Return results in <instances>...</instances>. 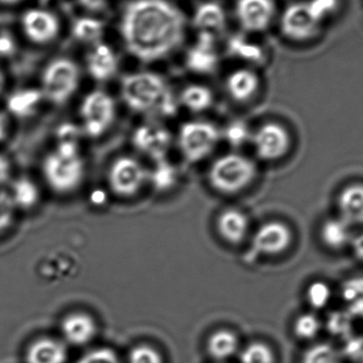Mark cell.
<instances>
[{"mask_svg": "<svg viewBox=\"0 0 363 363\" xmlns=\"http://www.w3.org/2000/svg\"><path fill=\"white\" fill-rule=\"evenodd\" d=\"M15 206L6 192H0V234L8 230L14 219Z\"/></svg>", "mask_w": 363, "mask_h": 363, "instance_id": "39", "label": "cell"}, {"mask_svg": "<svg viewBox=\"0 0 363 363\" xmlns=\"http://www.w3.org/2000/svg\"><path fill=\"white\" fill-rule=\"evenodd\" d=\"M8 194L15 208H32L40 200L38 185L28 178H19L13 182Z\"/></svg>", "mask_w": 363, "mask_h": 363, "instance_id": "29", "label": "cell"}, {"mask_svg": "<svg viewBox=\"0 0 363 363\" xmlns=\"http://www.w3.org/2000/svg\"><path fill=\"white\" fill-rule=\"evenodd\" d=\"M223 136L232 147L243 146L252 140L249 127L242 121H234L230 123L223 132Z\"/></svg>", "mask_w": 363, "mask_h": 363, "instance_id": "35", "label": "cell"}, {"mask_svg": "<svg viewBox=\"0 0 363 363\" xmlns=\"http://www.w3.org/2000/svg\"><path fill=\"white\" fill-rule=\"evenodd\" d=\"M61 332L66 342L74 347H82L89 345L95 338L97 325L91 315L74 313L63 320Z\"/></svg>", "mask_w": 363, "mask_h": 363, "instance_id": "18", "label": "cell"}, {"mask_svg": "<svg viewBox=\"0 0 363 363\" xmlns=\"http://www.w3.org/2000/svg\"><path fill=\"white\" fill-rule=\"evenodd\" d=\"M256 177L255 164L245 155L228 153L218 157L208 172L211 185L222 194L240 192Z\"/></svg>", "mask_w": 363, "mask_h": 363, "instance_id": "4", "label": "cell"}, {"mask_svg": "<svg viewBox=\"0 0 363 363\" xmlns=\"http://www.w3.org/2000/svg\"><path fill=\"white\" fill-rule=\"evenodd\" d=\"M350 245H351L356 257L359 260H363V233H360L357 236H354Z\"/></svg>", "mask_w": 363, "mask_h": 363, "instance_id": "41", "label": "cell"}, {"mask_svg": "<svg viewBox=\"0 0 363 363\" xmlns=\"http://www.w3.org/2000/svg\"><path fill=\"white\" fill-rule=\"evenodd\" d=\"M4 74H2V70L0 69V93L2 91V89H4Z\"/></svg>", "mask_w": 363, "mask_h": 363, "instance_id": "46", "label": "cell"}, {"mask_svg": "<svg viewBox=\"0 0 363 363\" xmlns=\"http://www.w3.org/2000/svg\"><path fill=\"white\" fill-rule=\"evenodd\" d=\"M213 94L209 87L202 84L187 85L181 91L179 104L194 113L204 112L213 104Z\"/></svg>", "mask_w": 363, "mask_h": 363, "instance_id": "28", "label": "cell"}, {"mask_svg": "<svg viewBox=\"0 0 363 363\" xmlns=\"http://www.w3.org/2000/svg\"><path fill=\"white\" fill-rule=\"evenodd\" d=\"M16 44L13 36L8 32L0 33V57H9L14 55Z\"/></svg>", "mask_w": 363, "mask_h": 363, "instance_id": "40", "label": "cell"}, {"mask_svg": "<svg viewBox=\"0 0 363 363\" xmlns=\"http://www.w3.org/2000/svg\"><path fill=\"white\" fill-rule=\"evenodd\" d=\"M324 23L311 10L306 0L290 2L279 17V29L287 40L306 43L321 34Z\"/></svg>", "mask_w": 363, "mask_h": 363, "instance_id": "8", "label": "cell"}, {"mask_svg": "<svg viewBox=\"0 0 363 363\" xmlns=\"http://www.w3.org/2000/svg\"><path fill=\"white\" fill-rule=\"evenodd\" d=\"M352 225L342 218H333L324 222L321 228V239L326 247L340 250L351 245L353 239Z\"/></svg>", "mask_w": 363, "mask_h": 363, "instance_id": "24", "label": "cell"}, {"mask_svg": "<svg viewBox=\"0 0 363 363\" xmlns=\"http://www.w3.org/2000/svg\"><path fill=\"white\" fill-rule=\"evenodd\" d=\"M322 321L313 313H305L298 315L294 322V336L302 341H313L322 330Z\"/></svg>", "mask_w": 363, "mask_h": 363, "instance_id": "32", "label": "cell"}, {"mask_svg": "<svg viewBox=\"0 0 363 363\" xmlns=\"http://www.w3.org/2000/svg\"><path fill=\"white\" fill-rule=\"evenodd\" d=\"M136 150L155 162L166 159L172 144L169 130L159 123H146L136 128L132 138Z\"/></svg>", "mask_w": 363, "mask_h": 363, "instance_id": "13", "label": "cell"}, {"mask_svg": "<svg viewBox=\"0 0 363 363\" xmlns=\"http://www.w3.org/2000/svg\"><path fill=\"white\" fill-rule=\"evenodd\" d=\"M6 134H8V121L6 116L0 113V142L6 138Z\"/></svg>", "mask_w": 363, "mask_h": 363, "instance_id": "44", "label": "cell"}, {"mask_svg": "<svg viewBox=\"0 0 363 363\" xmlns=\"http://www.w3.org/2000/svg\"><path fill=\"white\" fill-rule=\"evenodd\" d=\"M81 4L91 11H98L104 9L108 4V0H80Z\"/></svg>", "mask_w": 363, "mask_h": 363, "instance_id": "43", "label": "cell"}, {"mask_svg": "<svg viewBox=\"0 0 363 363\" xmlns=\"http://www.w3.org/2000/svg\"><path fill=\"white\" fill-rule=\"evenodd\" d=\"M26 360L27 363H65L67 350L57 339L40 338L28 347Z\"/></svg>", "mask_w": 363, "mask_h": 363, "instance_id": "22", "label": "cell"}, {"mask_svg": "<svg viewBox=\"0 0 363 363\" xmlns=\"http://www.w3.org/2000/svg\"><path fill=\"white\" fill-rule=\"evenodd\" d=\"M300 363H343L342 354L332 343H313L303 352Z\"/></svg>", "mask_w": 363, "mask_h": 363, "instance_id": "30", "label": "cell"}, {"mask_svg": "<svg viewBox=\"0 0 363 363\" xmlns=\"http://www.w3.org/2000/svg\"><path fill=\"white\" fill-rule=\"evenodd\" d=\"M257 72L249 67L238 68L228 74L225 80L226 91L238 102L252 99L259 89Z\"/></svg>", "mask_w": 363, "mask_h": 363, "instance_id": "20", "label": "cell"}, {"mask_svg": "<svg viewBox=\"0 0 363 363\" xmlns=\"http://www.w3.org/2000/svg\"><path fill=\"white\" fill-rule=\"evenodd\" d=\"M76 363H121L117 354L108 347L91 350L81 356Z\"/></svg>", "mask_w": 363, "mask_h": 363, "instance_id": "38", "label": "cell"}, {"mask_svg": "<svg viewBox=\"0 0 363 363\" xmlns=\"http://www.w3.org/2000/svg\"><path fill=\"white\" fill-rule=\"evenodd\" d=\"M226 52L230 57L249 65H260L267 60L264 47L249 38L247 33H237L230 36L226 43Z\"/></svg>", "mask_w": 363, "mask_h": 363, "instance_id": "19", "label": "cell"}, {"mask_svg": "<svg viewBox=\"0 0 363 363\" xmlns=\"http://www.w3.org/2000/svg\"><path fill=\"white\" fill-rule=\"evenodd\" d=\"M44 99L38 89H23L14 91L6 100L9 112L16 117L25 118L31 116L38 110Z\"/></svg>", "mask_w": 363, "mask_h": 363, "instance_id": "25", "label": "cell"}, {"mask_svg": "<svg viewBox=\"0 0 363 363\" xmlns=\"http://www.w3.org/2000/svg\"><path fill=\"white\" fill-rule=\"evenodd\" d=\"M11 166L6 157L0 155V185L6 183L10 178Z\"/></svg>", "mask_w": 363, "mask_h": 363, "instance_id": "42", "label": "cell"}, {"mask_svg": "<svg viewBox=\"0 0 363 363\" xmlns=\"http://www.w3.org/2000/svg\"><path fill=\"white\" fill-rule=\"evenodd\" d=\"M191 23L198 33L211 34L218 38L225 30L228 15L220 2L205 0L194 8Z\"/></svg>", "mask_w": 363, "mask_h": 363, "instance_id": "17", "label": "cell"}, {"mask_svg": "<svg viewBox=\"0 0 363 363\" xmlns=\"http://www.w3.org/2000/svg\"><path fill=\"white\" fill-rule=\"evenodd\" d=\"M221 138L218 128L208 121H192L184 123L179 131V147L183 157L191 163L206 159Z\"/></svg>", "mask_w": 363, "mask_h": 363, "instance_id": "7", "label": "cell"}, {"mask_svg": "<svg viewBox=\"0 0 363 363\" xmlns=\"http://www.w3.org/2000/svg\"><path fill=\"white\" fill-rule=\"evenodd\" d=\"M21 23L23 33L34 44H49L61 32L59 17L46 9H29L21 16Z\"/></svg>", "mask_w": 363, "mask_h": 363, "instance_id": "12", "label": "cell"}, {"mask_svg": "<svg viewBox=\"0 0 363 363\" xmlns=\"http://www.w3.org/2000/svg\"><path fill=\"white\" fill-rule=\"evenodd\" d=\"M187 17L172 0H129L119 17V33L131 57L145 64L165 60L183 45Z\"/></svg>", "mask_w": 363, "mask_h": 363, "instance_id": "1", "label": "cell"}, {"mask_svg": "<svg viewBox=\"0 0 363 363\" xmlns=\"http://www.w3.org/2000/svg\"><path fill=\"white\" fill-rule=\"evenodd\" d=\"M207 351L209 356L218 362L230 359L239 352L238 338L230 330H217L207 341Z\"/></svg>", "mask_w": 363, "mask_h": 363, "instance_id": "26", "label": "cell"}, {"mask_svg": "<svg viewBox=\"0 0 363 363\" xmlns=\"http://www.w3.org/2000/svg\"><path fill=\"white\" fill-rule=\"evenodd\" d=\"M235 16L245 33H259L274 21L277 4L274 0H236Z\"/></svg>", "mask_w": 363, "mask_h": 363, "instance_id": "11", "label": "cell"}, {"mask_svg": "<svg viewBox=\"0 0 363 363\" xmlns=\"http://www.w3.org/2000/svg\"><path fill=\"white\" fill-rule=\"evenodd\" d=\"M80 67L68 57H57L49 62L42 76V91L44 99L51 104H64L78 89L80 84Z\"/></svg>", "mask_w": 363, "mask_h": 363, "instance_id": "5", "label": "cell"}, {"mask_svg": "<svg viewBox=\"0 0 363 363\" xmlns=\"http://www.w3.org/2000/svg\"><path fill=\"white\" fill-rule=\"evenodd\" d=\"M240 363H275L273 350L264 342H252L239 353Z\"/></svg>", "mask_w": 363, "mask_h": 363, "instance_id": "33", "label": "cell"}, {"mask_svg": "<svg viewBox=\"0 0 363 363\" xmlns=\"http://www.w3.org/2000/svg\"><path fill=\"white\" fill-rule=\"evenodd\" d=\"M82 132L91 138L106 133L116 118V104L106 91L96 89L83 98L80 106Z\"/></svg>", "mask_w": 363, "mask_h": 363, "instance_id": "6", "label": "cell"}, {"mask_svg": "<svg viewBox=\"0 0 363 363\" xmlns=\"http://www.w3.org/2000/svg\"><path fill=\"white\" fill-rule=\"evenodd\" d=\"M45 180L59 194L74 191L85 176V162L78 143L57 142L43 164Z\"/></svg>", "mask_w": 363, "mask_h": 363, "instance_id": "3", "label": "cell"}, {"mask_svg": "<svg viewBox=\"0 0 363 363\" xmlns=\"http://www.w3.org/2000/svg\"><path fill=\"white\" fill-rule=\"evenodd\" d=\"M359 363H363V357L362 358V360H360Z\"/></svg>", "mask_w": 363, "mask_h": 363, "instance_id": "47", "label": "cell"}, {"mask_svg": "<svg viewBox=\"0 0 363 363\" xmlns=\"http://www.w3.org/2000/svg\"><path fill=\"white\" fill-rule=\"evenodd\" d=\"M185 65L196 74H213L219 65L217 38L207 33H198L194 44L186 51Z\"/></svg>", "mask_w": 363, "mask_h": 363, "instance_id": "14", "label": "cell"}, {"mask_svg": "<svg viewBox=\"0 0 363 363\" xmlns=\"http://www.w3.org/2000/svg\"><path fill=\"white\" fill-rule=\"evenodd\" d=\"M338 209L340 216L347 223L353 225L363 224V184L347 186L339 194Z\"/></svg>", "mask_w": 363, "mask_h": 363, "instance_id": "21", "label": "cell"}, {"mask_svg": "<svg viewBox=\"0 0 363 363\" xmlns=\"http://www.w3.org/2000/svg\"><path fill=\"white\" fill-rule=\"evenodd\" d=\"M307 303L315 311L325 308L332 300V290L324 281H315L307 288Z\"/></svg>", "mask_w": 363, "mask_h": 363, "instance_id": "34", "label": "cell"}, {"mask_svg": "<svg viewBox=\"0 0 363 363\" xmlns=\"http://www.w3.org/2000/svg\"><path fill=\"white\" fill-rule=\"evenodd\" d=\"M25 1V0H0V4H17L21 2Z\"/></svg>", "mask_w": 363, "mask_h": 363, "instance_id": "45", "label": "cell"}, {"mask_svg": "<svg viewBox=\"0 0 363 363\" xmlns=\"http://www.w3.org/2000/svg\"><path fill=\"white\" fill-rule=\"evenodd\" d=\"M251 142L256 155L267 162L277 161L285 157L291 146L289 132L277 123L262 125L255 133L252 134Z\"/></svg>", "mask_w": 363, "mask_h": 363, "instance_id": "10", "label": "cell"}, {"mask_svg": "<svg viewBox=\"0 0 363 363\" xmlns=\"http://www.w3.org/2000/svg\"><path fill=\"white\" fill-rule=\"evenodd\" d=\"M306 2L315 16L324 23L338 13L341 6V0H306Z\"/></svg>", "mask_w": 363, "mask_h": 363, "instance_id": "36", "label": "cell"}, {"mask_svg": "<svg viewBox=\"0 0 363 363\" xmlns=\"http://www.w3.org/2000/svg\"><path fill=\"white\" fill-rule=\"evenodd\" d=\"M128 363H164V360L157 350L150 345H140L131 350Z\"/></svg>", "mask_w": 363, "mask_h": 363, "instance_id": "37", "label": "cell"}, {"mask_svg": "<svg viewBox=\"0 0 363 363\" xmlns=\"http://www.w3.org/2000/svg\"><path fill=\"white\" fill-rule=\"evenodd\" d=\"M108 179L111 189L127 198L138 194L148 182V170L134 157H121L111 165Z\"/></svg>", "mask_w": 363, "mask_h": 363, "instance_id": "9", "label": "cell"}, {"mask_svg": "<svg viewBox=\"0 0 363 363\" xmlns=\"http://www.w3.org/2000/svg\"><path fill=\"white\" fill-rule=\"evenodd\" d=\"M292 242V232L287 224L270 221L262 224L253 237L252 249L256 254L274 256L285 252Z\"/></svg>", "mask_w": 363, "mask_h": 363, "instance_id": "15", "label": "cell"}, {"mask_svg": "<svg viewBox=\"0 0 363 363\" xmlns=\"http://www.w3.org/2000/svg\"><path fill=\"white\" fill-rule=\"evenodd\" d=\"M85 63L87 72L94 80L106 82L116 76L121 66V59L112 45L101 40L91 46Z\"/></svg>", "mask_w": 363, "mask_h": 363, "instance_id": "16", "label": "cell"}, {"mask_svg": "<svg viewBox=\"0 0 363 363\" xmlns=\"http://www.w3.org/2000/svg\"><path fill=\"white\" fill-rule=\"evenodd\" d=\"M217 228L224 240L239 243L247 236L249 220L238 209H226L218 218Z\"/></svg>", "mask_w": 363, "mask_h": 363, "instance_id": "23", "label": "cell"}, {"mask_svg": "<svg viewBox=\"0 0 363 363\" xmlns=\"http://www.w3.org/2000/svg\"><path fill=\"white\" fill-rule=\"evenodd\" d=\"M121 91L128 108L138 114L174 116L180 106L165 79L152 72H131L123 77Z\"/></svg>", "mask_w": 363, "mask_h": 363, "instance_id": "2", "label": "cell"}, {"mask_svg": "<svg viewBox=\"0 0 363 363\" xmlns=\"http://www.w3.org/2000/svg\"><path fill=\"white\" fill-rule=\"evenodd\" d=\"M177 178H178V172L176 168L166 159L155 162L153 169L150 172L148 170V181L152 184L155 189L162 190V191L174 187V184L177 183Z\"/></svg>", "mask_w": 363, "mask_h": 363, "instance_id": "31", "label": "cell"}, {"mask_svg": "<svg viewBox=\"0 0 363 363\" xmlns=\"http://www.w3.org/2000/svg\"><path fill=\"white\" fill-rule=\"evenodd\" d=\"M72 35L78 42L93 46L101 42L106 32V25L102 19L93 16H82L72 23Z\"/></svg>", "mask_w": 363, "mask_h": 363, "instance_id": "27", "label": "cell"}]
</instances>
